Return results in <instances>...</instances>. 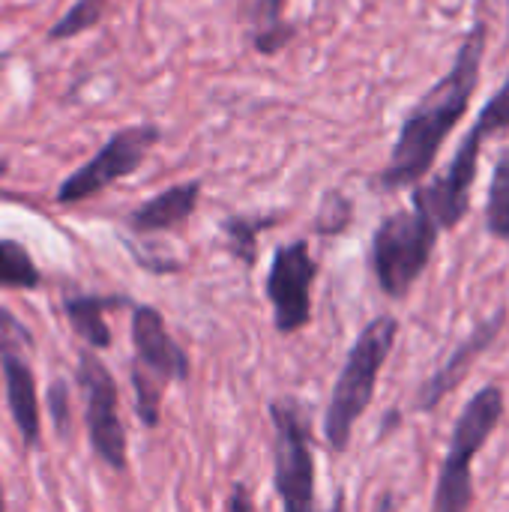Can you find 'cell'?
<instances>
[{"instance_id": "cell-24", "label": "cell", "mask_w": 509, "mask_h": 512, "mask_svg": "<svg viewBox=\"0 0 509 512\" xmlns=\"http://www.w3.org/2000/svg\"><path fill=\"white\" fill-rule=\"evenodd\" d=\"M375 512H396V495L393 492H384L375 504Z\"/></svg>"}, {"instance_id": "cell-13", "label": "cell", "mask_w": 509, "mask_h": 512, "mask_svg": "<svg viewBox=\"0 0 509 512\" xmlns=\"http://www.w3.org/2000/svg\"><path fill=\"white\" fill-rule=\"evenodd\" d=\"M135 306L126 294H69L63 297V312L75 336L90 351L111 348V327L105 321V312Z\"/></svg>"}, {"instance_id": "cell-19", "label": "cell", "mask_w": 509, "mask_h": 512, "mask_svg": "<svg viewBox=\"0 0 509 512\" xmlns=\"http://www.w3.org/2000/svg\"><path fill=\"white\" fill-rule=\"evenodd\" d=\"M471 132H474L483 144H486L489 138H495V135L509 132V72L507 78H504V84L495 90V96L480 108V114H477Z\"/></svg>"}, {"instance_id": "cell-1", "label": "cell", "mask_w": 509, "mask_h": 512, "mask_svg": "<svg viewBox=\"0 0 509 512\" xmlns=\"http://www.w3.org/2000/svg\"><path fill=\"white\" fill-rule=\"evenodd\" d=\"M486 42H489V24L477 21L462 39L450 69L405 114L390 159L378 174V186L384 192L420 186L423 177L432 171L441 147L459 129L480 90Z\"/></svg>"}, {"instance_id": "cell-10", "label": "cell", "mask_w": 509, "mask_h": 512, "mask_svg": "<svg viewBox=\"0 0 509 512\" xmlns=\"http://www.w3.org/2000/svg\"><path fill=\"white\" fill-rule=\"evenodd\" d=\"M504 327H507V306H501V309H495L486 321H480L459 345H456V351L447 357V363L429 378V381H423V387H420V393H417V411H435L465 378H468V372L474 369V363L498 342V336L504 333Z\"/></svg>"}, {"instance_id": "cell-11", "label": "cell", "mask_w": 509, "mask_h": 512, "mask_svg": "<svg viewBox=\"0 0 509 512\" xmlns=\"http://www.w3.org/2000/svg\"><path fill=\"white\" fill-rule=\"evenodd\" d=\"M18 339L0 336V369H3V387H6V405L12 414V423L24 441V447H36L42 435V417H39V396H36V375L30 363L21 354Z\"/></svg>"}, {"instance_id": "cell-15", "label": "cell", "mask_w": 509, "mask_h": 512, "mask_svg": "<svg viewBox=\"0 0 509 512\" xmlns=\"http://www.w3.org/2000/svg\"><path fill=\"white\" fill-rule=\"evenodd\" d=\"M486 231L509 243V147L498 153L489 192H486Z\"/></svg>"}, {"instance_id": "cell-2", "label": "cell", "mask_w": 509, "mask_h": 512, "mask_svg": "<svg viewBox=\"0 0 509 512\" xmlns=\"http://www.w3.org/2000/svg\"><path fill=\"white\" fill-rule=\"evenodd\" d=\"M396 339H399V321L393 315H378L354 339L324 411V435L336 453L348 450L354 426L369 411L381 369L387 366Z\"/></svg>"}, {"instance_id": "cell-17", "label": "cell", "mask_w": 509, "mask_h": 512, "mask_svg": "<svg viewBox=\"0 0 509 512\" xmlns=\"http://www.w3.org/2000/svg\"><path fill=\"white\" fill-rule=\"evenodd\" d=\"M273 225H276V216H228L222 222L228 252L243 264H255V258H258V234L273 228Z\"/></svg>"}, {"instance_id": "cell-4", "label": "cell", "mask_w": 509, "mask_h": 512, "mask_svg": "<svg viewBox=\"0 0 509 512\" xmlns=\"http://www.w3.org/2000/svg\"><path fill=\"white\" fill-rule=\"evenodd\" d=\"M441 228L435 219L411 201L408 210H396L381 219V225L372 234V273L378 279V288L390 300H405L411 288L426 273L435 246H438Z\"/></svg>"}, {"instance_id": "cell-7", "label": "cell", "mask_w": 509, "mask_h": 512, "mask_svg": "<svg viewBox=\"0 0 509 512\" xmlns=\"http://www.w3.org/2000/svg\"><path fill=\"white\" fill-rule=\"evenodd\" d=\"M75 384L84 399V426H87L96 459L105 462L111 471H126L129 444H126V429L120 420V393H117V381L111 369L96 357V351L90 348L78 351Z\"/></svg>"}, {"instance_id": "cell-6", "label": "cell", "mask_w": 509, "mask_h": 512, "mask_svg": "<svg viewBox=\"0 0 509 512\" xmlns=\"http://www.w3.org/2000/svg\"><path fill=\"white\" fill-rule=\"evenodd\" d=\"M132 390H135V408L138 420L153 429L159 426L162 414V393L171 381H186L192 372L189 354L183 345L171 336L165 318L153 306H132Z\"/></svg>"}, {"instance_id": "cell-25", "label": "cell", "mask_w": 509, "mask_h": 512, "mask_svg": "<svg viewBox=\"0 0 509 512\" xmlns=\"http://www.w3.org/2000/svg\"><path fill=\"white\" fill-rule=\"evenodd\" d=\"M6 171H9V165H6V162H3V159H0V177H3V174H6Z\"/></svg>"}, {"instance_id": "cell-16", "label": "cell", "mask_w": 509, "mask_h": 512, "mask_svg": "<svg viewBox=\"0 0 509 512\" xmlns=\"http://www.w3.org/2000/svg\"><path fill=\"white\" fill-rule=\"evenodd\" d=\"M42 273L27 252L24 243L18 240H0V288L9 291H33L39 288Z\"/></svg>"}, {"instance_id": "cell-3", "label": "cell", "mask_w": 509, "mask_h": 512, "mask_svg": "<svg viewBox=\"0 0 509 512\" xmlns=\"http://www.w3.org/2000/svg\"><path fill=\"white\" fill-rule=\"evenodd\" d=\"M504 411H507V399H504V390L498 384L483 387L462 408V414L453 426V435H450L447 456L441 462L432 512H471V504H474V459L483 453V447L489 444V438L501 426Z\"/></svg>"}, {"instance_id": "cell-8", "label": "cell", "mask_w": 509, "mask_h": 512, "mask_svg": "<svg viewBox=\"0 0 509 512\" xmlns=\"http://www.w3.org/2000/svg\"><path fill=\"white\" fill-rule=\"evenodd\" d=\"M162 138L159 126L153 123H138V126H123L117 129L96 156H90L78 171H72L54 192L57 204H81L99 192H105L108 186H114L123 177H132L147 153L156 147V141Z\"/></svg>"}, {"instance_id": "cell-12", "label": "cell", "mask_w": 509, "mask_h": 512, "mask_svg": "<svg viewBox=\"0 0 509 512\" xmlns=\"http://www.w3.org/2000/svg\"><path fill=\"white\" fill-rule=\"evenodd\" d=\"M201 201V180H186V183H174L168 189H162L159 195L147 198L144 204H138L126 225L135 234H159V231H174L180 225H186L192 219V213L198 210Z\"/></svg>"}, {"instance_id": "cell-18", "label": "cell", "mask_w": 509, "mask_h": 512, "mask_svg": "<svg viewBox=\"0 0 509 512\" xmlns=\"http://www.w3.org/2000/svg\"><path fill=\"white\" fill-rule=\"evenodd\" d=\"M108 9V0H75L48 30V42H66L93 30Z\"/></svg>"}, {"instance_id": "cell-22", "label": "cell", "mask_w": 509, "mask_h": 512, "mask_svg": "<svg viewBox=\"0 0 509 512\" xmlns=\"http://www.w3.org/2000/svg\"><path fill=\"white\" fill-rule=\"evenodd\" d=\"M0 336H6V339H18V342H24V345H30V333L15 321V315L12 312H6V309H0Z\"/></svg>"}, {"instance_id": "cell-5", "label": "cell", "mask_w": 509, "mask_h": 512, "mask_svg": "<svg viewBox=\"0 0 509 512\" xmlns=\"http://www.w3.org/2000/svg\"><path fill=\"white\" fill-rule=\"evenodd\" d=\"M273 423V489L285 512H321L315 495V456H312V426L297 399L270 402ZM327 512H345V495L339 492Z\"/></svg>"}, {"instance_id": "cell-20", "label": "cell", "mask_w": 509, "mask_h": 512, "mask_svg": "<svg viewBox=\"0 0 509 512\" xmlns=\"http://www.w3.org/2000/svg\"><path fill=\"white\" fill-rule=\"evenodd\" d=\"M348 222H351V201H348L342 192L324 195L315 228H318L321 234H339V231L348 228Z\"/></svg>"}, {"instance_id": "cell-26", "label": "cell", "mask_w": 509, "mask_h": 512, "mask_svg": "<svg viewBox=\"0 0 509 512\" xmlns=\"http://www.w3.org/2000/svg\"><path fill=\"white\" fill-rule=\"evenodd\" d=\"M3 66H6V54H0V72H3Z\"/></svg>"}, {"instance_id": "cell-14", "label": "cell", "mask_w": 509, "mask_h": 512, "mask_svg": "<svg viewBox=\"0 0 509 512\" xmlns=\"http://www.w3.org/2000/svg\"><path fill=\"white\" fill-rule=\"evenodd\" d=\"M285 6L288 0H246L240 9V24L246 27L249 45L264 57L282 54L297 36V27L285 21Z\"/></svg>"}, {"instance_id": "cell-21", "label": "cell", "mask_w": 509, "mask_h": 512, "mask_svg": "<svg viewBox=\"0 0 509 512\" xmlns=\"http://www.w3.org/2000/svg\"><path fill=\"white\" fill-rule=\"evenodd\" d=\"M48 411H51V426L60 438L72 435V396L66 381H54L48 387Z\"/></svg>"}, {"instance_id": "cell-23", "label": "cell", "mask_w": 509, "mask_h": 512, "mask_svg": "<svg viewBox=\"0 0 509 512\" xmlns=\"http://www.w3.org/2000/svg\"><path fill=\"white\" fill-rule=\"evenodd\" d=\"M225 512H255V504H252V492H249V486H243V483H234V489H231V498H228V507Z\"/></svg>"}, {"instance_id": "cell-9", "label": "cell", "mask_w": 509, "mask_h": 512, "mask_svg": "<svg viewBox=\"0 0 509 512\" xmlns=\"http://www.w3.org/2000/svg\"><path fill=\"white\" fill-rule=\"evenodd\" d=\"M318 279V264L306 240L285 243L273 252L264 294L273 306V324L279 333H297L312 321V285Z\"/></svg>"}]
</instances>
